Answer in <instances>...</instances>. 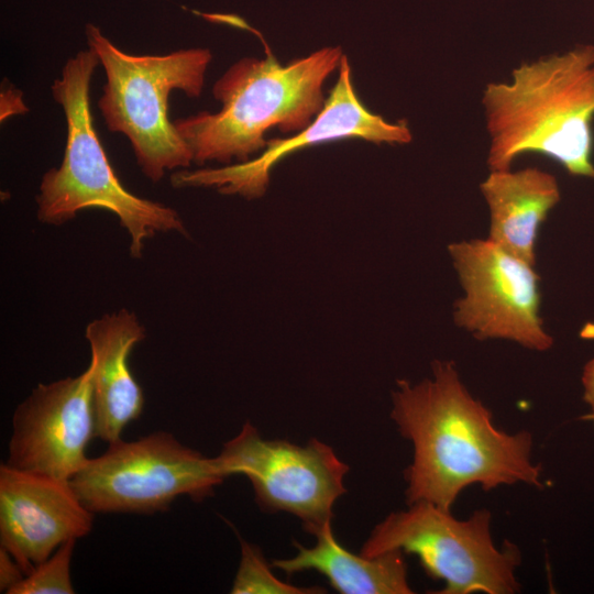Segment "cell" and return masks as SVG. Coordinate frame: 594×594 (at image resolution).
<instances>
[{"instance_id": "obj_1", "label": "cell", "mask_w": 594, "mask_h": 594, "mask_svg": "<svg viewBox=\"0 0 594 594\" xmlns=\"http://www.w3.org/2000/svg\"><path fill=\"white\" fill-rule=\"evenodd\" d=\"M391 417L414 447L405 471L407 504L430 502L451 510L460 493L517 483L542 487L531 460L532 436L495 427L490 409L462 383L452 361H435L432 377L397 381Z\"/></svg>"}, {"instance_id": "obj_2", "label": "cell", "mask_w": 594, "mask_h": 594, "mask_svg": "<svg viewBox=\"0 0 594 594\" xmlns=\"http://www.w3.org/2000/svg\"><path fill=\"white\" fill-rule=\"evenodd\" d=\"M512 75V82H490L483 91L491 170L539 153L570 175L594 179V45L522 64Z\"/></svg>"}, {"instance_id": "obj_3", "label": "cell", "mask_w": 594, "mask_h": 594, "mask_svg": "<svg viewBox=\"0 0 594 594\" xmlns=\"http://www.w3.org/2000/svg\"><path fill=\"white\" fill-rule=\"evenodd\" d=\"M342 56L340 47H324L287 65L272 54L237 62L213 85V97L222 103L220 111L173 121L194 162L229 164L237 158L243 163L266 147L267 130L307 128L324 106L323 84Z\"/></svg>"}, {"instance_id": "obj_4", "label": "cell", "mask_w": 594, "mask_h": 594, "mask_svg": "<svg viewBox=\"0 0 594 594\" xmlns=\"http://www.w3.org/2000/svg\"><path fill=\"white\" fill-rule=\"evenodd\" d=\"M98 63L91 48L80 51L52 85L53 97L65 113L67 139L61 166L42 178L37 217L45 223L62 224L88 208L111 211L131 237V254L139 257L144 241L156 232L186 234V229L173 208L133 195L117 177L90 112V81Z\"/></svg>"}, {"instance_id": "obj_5", "label": "cell", "mask_w": 594, "mask_h": 594, "mask_svg": "<svg viewBox=\"0 0 594 594\" xmlns=\"http://www.w3.org/2000/svg\"><path fill=\"white\" fill-rule=\"evenodd\" d=\"M86 36L106 72L98 107L108 130L129 139L143 174L154 183L166 170L188 167L193 153L168 119V97L174 89L188 97L200 96L210 51L186 48L166 55H131L114 46L91 23L86 25Z\"/></svg>"}, {"instance_id": "obj_6", "label": "cell", "mask_w": 594, "mask_h": 594, "mask_svg": "<svg viewBox=\"0 0 594 594\" xmlns=\"http://www.w3.org/2000/svg\"><path fill=\"white\" fill-rule=\"evenodd\" d=\"M491 522L492 513L485 508L460 520L450 510L419 501L377 524L360 553L416 554L427 574L444 583L440 594H513L519 591L515 571L520 552L508 541L498 548Z\"/></svg>"}, {"instance_id": "obj_7", "label": "cell", "mask_w": 594, "mask_h": 594, "mask_svg": "<svg viewBox=\"0 0 594 594\" xmlns=\"http://www.w3.org/2000/svg\"><path fill=\"white\" fill-rule=\"evenodd\" d=\"M227 477L216 457L207 458L161 430L108 443L69 482L94 514L147 515L169 509L180 496L201 502Z\"/></svg>"}, {"instance_id": "obj_8", "label": "cell", "mask_w": 594, "mask_h": 594, "mask_svg": "<svg viewBox=\"0 0 594 594\" xmlns=\"http://www.w3.org/2000/svg\"><path fill=\"white\" fill-rule=\"evenodd\" d=\"M216 458L228 477L244 475L250 480L263 510L290 513L312 535L332 522L333 505L346 492L343 479L349 465L315 438L304 447L265 440L245 422Z\"/></svg>"}, {"instance_id": "obj_9", "label": "cell", "mask_w": 594, "mask_h": 594, "mask_svg": "<svg viewBox=\"0 0 594 594\" xmlns=\"http://www.w3.org/2000/svg\"><path fill=\"white\" fill-rule=\"evenodd\" d=\"M464 296L457 300L454 320L474 337L505 339L546 351L553 343L539 316V276L534 265L488 239L448 246Z\"/></svg>"}, {"instance_id": "obj_10", "label": "cell", "mask_w": 594, "mask_h": 594, "mask_svg": "<svg viewBox=\"0 0 594 594\" xmlns=\"http://www.w3.org/2000/svg\"><path fill=\"white\" fill-rule=\"evenodd\" d=\"M91 367L78 376L38 384L15 408L7 464L70 481L89 459L96 437Z\"/></svg>"}, {"instance_id": "obj_11", "label": "cell", "mask_w": 594, "mask_h": 594, "mask_svg": "<svg viewBox=\"0 0 594 594\" xmlns=\"http://www.w3.org/2000/svg\"><path fill=\"white\" fill-rule=\"evenodd\" d=\"M338 80L314 121L288 139L267 141L256 158L219 168L179 170L170 176L174 187H211L224 195L261 197L270 183L273 166L283 157L309 145L340 139H363L377 144H405L411 132L405 121L391 123L369 111L358 98L346 56L340 62Z\"/></svg>"}, {"instance_id": "obj_12", "label": "cell", "mask_w": 594, "mask_h": 594, "mask_svg": "<svg viewBox=\"0 0 594 594\" xmlns=\"http://www.w3.org/2000/svg\"><path fill=\"white\" fill-rule=\"evenodd\" d=\"M94 516L69 481L0 465V546L25 575L64 542L86 537Z\"/></svg>"}, {"instance_id": "obj_13", "label": "cell", "mask_w": 594, "mask_h": 594, "mask_svg": "<svg viewBox=\"0 0 594 594\" xmlns=\"http://www.w3.org/2000/svg\"><path fill=\"white\" fill-rule=\"evenodd\" d=\"M85 336L91 353L96 437L111 443L121 439L124 428L143 411V392L129 358L145 338V330L133 312L122 309L91 321Z\"/></svg>"}, {"instance_id": "obj_14", "label": "cell", "mask_w": 594, "mask_h": 594, "mask_svg": "<svg viewBox=\"0 0 594 594\" xmlns=\"http://www.w3.org/2000/svg\"><path fill=\"white\" fill-rule=\"evenodd\" d=\"M481 191L490 209L487 239L535 266L539 227L560 200L556 177L536 167L491 170Z\"/></svg>"}, {"instance_id": "obj_15", "label": "cell", "mask_w": 594, "mask_h": 594, "mask_svg": "<svg viewBox=\"0 0 594 594\" xmlns=\"http://www.w3.org/2000/svg\"><path fill=\"white\" fill-rule=\"evenodd\" d=\"M317 543L298 549L294 558L274 560L272 566L286 574L316 570L327 576L333 588L342 594H410L407 564L402 550H392L374 558L354 554L336 539L332 522L314 534Z\"/></svg>"}, {"instance_id": "obj_16", "label": "cell", "mask_w": 594, "mask_h": 594, "mask_svg": "<svg viewBox=\"0 0 594 594\" xmlns=\"http://www.w3.org/2000/svg\"><path fill=\"white\" fill-rule=\"evenodd\" d=\"M240 544V564L230 593L317 594L326 592L319 586L301 587L278 580L271 571L258 547L241 538Z\"/></svg>"}, {"instance_id": "obj_17", "label": "cell", "mask_w": 594, "mask_h": 594, "mask_svg": "<svg viewBox=\"0 0 594 594\" xmlns=\"http://www.w3.org/2000/svg\"><path fill=\"white\" fill-rule=\"evenodd\" d=\"M77 539L61 544L18 583L9 594H74L70 562Z\"/></svg>"}, {"instance_id": "obj_18", "label": "cell", "mask_w": 594, "mask_h": 594, "mask_svg": "<svg viewBox=\"0 0 594 594\" xmlns=\"http://www.w3.org/2000/svg\"><path fill=\"white\" fill-rule=\"evenodd\" d=\"M24 576L20 564L6 548L0 546V592L9 594Z\"/></svg>"}, {"instance_id": "obj_19", "label": "cell", "mask_w": 594, "mask_h": 594, "mask_svg": "<svg viewBox=\"0 0 594 594\" xmlns=\"http://www.w3.org/2000/svg\"><path fill=\"white\" fill-rule=\"evenodd\" d=\"M28 108L25 107L22 100V92L9 88L1 94V121L7 119L11 114L26 112Z\"/></svg>"}, {"instance_id": "obj_20", "label": "cell", "mask_w": 594, "mask_h": 594, "mask_svg": "<svg viewBox=\"0 0 594 594\" xmlns=\"http://www.w3.org/2000/svg\"><path fill=\"white\" fill-rule=\"evenodd\" d=\"M582 384L584 387V400L591 408L587 418L594 422V359L590 360L584 366Z\"/></svg>"}]
</instances>
